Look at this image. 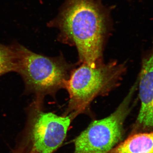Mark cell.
<instances>
[{
	"label": "cell",
	"instance_id": "3957f363",
	"mask_svg": "<svg viewBox=\"0 0 153 153\" xmlns=\"http://www.w3.org/2000/svg\"><path fill=\"white\" fill-rule=\"evenodd\" d=\"M137 81L117 109L110 115L95 120L74 140V153H108L121 142L123 124L131 110Z\"/></svg>",
	"mask_w": 153,
	"mask_h": 153
},
{
	"label": "cell",
	"instance_id": "8992f818",
	"mask_svg": "<svg viewBox=\"0 0 153 153\" xmlns=\"http://www.w3.org/2000/svg\"><path fill=\"white\" fill-rule=\"evenodd\" d=\"M139 82L140 109L130 134L153 131V47L143 58Z\"/></svg>",
	"mask_w": 153,
	"mask_h": 153
},
{
	"label": "cell",
	"instance_id": "5b68a950",
	"mask_svg": "<svg viewBox=\"0 0 153 153\" xmlns=\"http://www.w3.org/2000/svg\"><path fill=\"white\" fill-rule=\"evenodd\" d=\"M31 123L32 150L36 153H53L62 144L72 119L44 112L37 107Z\"/></svg>",
	"mask_w": 153,
	"mask_h": 153
},
{
	"label": "cell",
	"instance_id": "277c9868",
	"mask_svg": "<svg viewBox=\"0 0 153 153\" xmlns=\"http://www.w3.org/2000/svg\"><path fill=\"white\" fill-rule=\"evenodd\" d=\"M15 48L17 57L16 71L23 77L28 90L41 96L64 86L67 74L64 63L36 54L22 46Z\"/></svg>",
	"mask_w": 153,
	"mask_h": 153
},
{
	"label": "cell",
	"instance_id": "7a4b0ae2",
	"mask_svg": "<svg viewBox=\"0 0 153 153\" xmlns=\"http://www.w3.org/2000/svg\"><path fill=\"white\" fill-rule=\"evenodd\" d=\"M125 70L124 65L116 62L94 67L83 63L75 69L64 85L70 97L68 116L73 119L97 96L109 92L117 85Z\"/></svg>",
	"mask_w": 153,
	"mask_h": 153
},
{
	"label": "cell",
	"instance_id": "52a82bcc",
	"mask_svg": "<svg viewBox=\"0 0 153 153\" xmlns=\"http://www.w3.org/2000/svg\"><path fill=\"white\" fill-rule=\"evenodd\" d=\"M108 153H153V131L131 134Z\"/></svg>",
	"mask_w": 153,
	"mask_h": 153
},
{
	"label": "cell",
	"instance_id": "ba28073f",
	"mask_svg": "<svg viewBox=\"0 0 153 153\" xmlns=\"http://www.w3.org/2000/svg\"><path fill=\"white\" fill-rule=\"evenodd\" d=\"M17 57L15 47L0 45V76L10 71H16Z\"/></svg>",
	"mask_w": 153,
	"mask_h": 153
},
{
	"label": "cell",
	"instance_id": "6da1fadb",
	"mask_svg": "<svg viewBox=\"0 0 153 153\" xmlns=\"http://www.w3.org/2000/svg\"><path fill=\"white\" fill-rule=\"evenodd\" d=\"M109 21L99 0H66L53 24L62 39L76 46L81 62L94 67L99 64Z\"/></svg>",
	"mask_w": 153,
	"mask_h": 153
},
{
	"label": "cell",
	"instance_id": "9c48e42d",
	"mask_svg": "<svg viewBox=\"0 0 153 153\" xmlns=\"http://www.w3.org/2000/svg\"><path fill=\"white\" fill-rule=\"evenodd\" d=\"M35 153V152H34V151H33V150H31V151H30V152H28V153Z\"/></svg>",
	"mask_w": 153,
	"mask_h": 153
}]
</instances>
